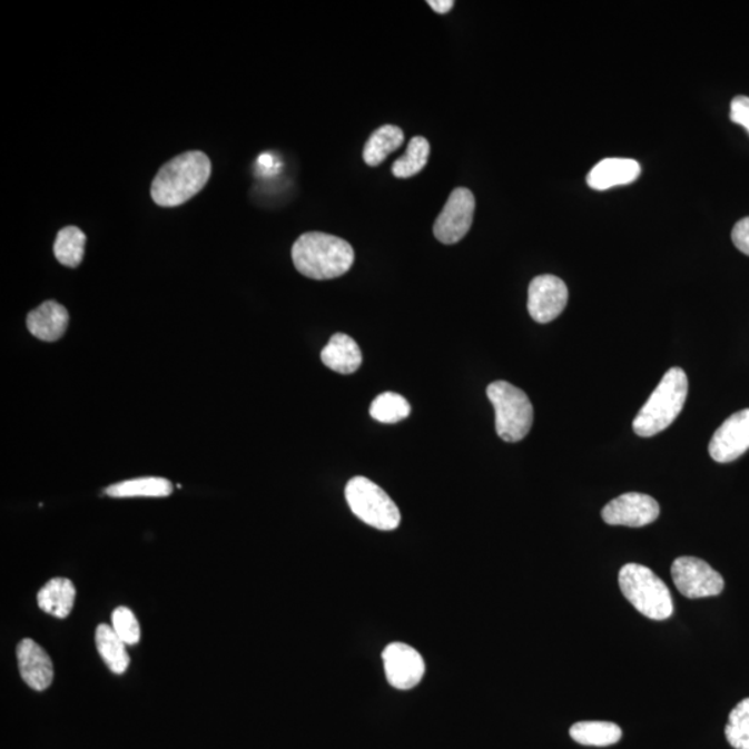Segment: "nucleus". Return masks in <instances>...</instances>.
<instances>
[{
	"mask_svg": "<svg viewBox=\"0 0 749 749\" xmlns=\"http://www.w3.org/2000/svg\"><path fill=\"white\" fill-rule=\"evenodd\" d=\"M427 4H430L437 14H447L449 11L454 8L453 0H427Z\"/></svg>",
	"mask_w": 749,
	"mask_h": 749,
	"instance_id": "29",
	"label": "nucleus"
},
{
	"mask_svg": "<svg viewBox=\"0 0 749 749\" xmlns=\"http://www.w3.org/2000/svg\"><path fill=\"white\" fill-rule=\"evenodd\" d=\"M69 312L53 300L45 302L27 315V328L43 342H56L69 326Z\"/></svg>",
	"mask_w": 749,
	"mask_h": 749,
	"instance_id": "14",
	"label": "nucleus"
},
{
	"mask_svg": "<svg viewBox=\"0 0 749 749\" xmlns=\"http://www.w3.org/2000/svg\"><path fill=\"white\" fill-rule=\"evenodd\" d=\"M689 380L681 368H670L633 422L635 435L651 437L668 430L683 410Z\"/></svg>",
	"mask_w": 749,
	"mask_h": 749,
	"instance_id": "3",
	"label": "nucleus"
},
{
	"mask_svg": "<svg viewBox=\"0 0 749 749\" xmlns=\"http://www.w3.org/2000/svg\"><path fill=\"white\" fill-rule=\"evenodd\" d=\"M404 144V132L396 126H383L377 128L371 135L368 142L364 148V161L369 167L381 166L387 159L388 155L402 148Z\"/></svg>",
	"mask_w": 749,
	"mask_h": 749,
	"instance_id": "19",
	"label": "nucleus"
},
{
	"mask_svg": "<svg viewBox=\"0 0 749 749\" xmlns=\"http://www.w3.org/2000/svg\"><path fill=\"white\" fill-rule=\"evenodd\" d=\"M730 120L745 127L749 132V98L747 96H737L731 100Z\"/></svg>",
	"mask_w": 749,
	"mask_h": 749,
	"instance_id": "27",
	"label": "nucleus"
},
{
	"mask_svg": "<svg viewBox=\"0 0 749 749\" xmlns=\"http://www.w3.org/2000/svg\"><path fill=\"white\" fill-rule=\"evenodd\" d=\"M112 629L124 643L135 645L140 640V627L137 617L127 607H118L111 615Z\"/></svg>",
	"mask_w": 749,
	"mask_h": 749,
	"instance_id": "26",
	"label": "nucleus"
},
{
	"mask_svg": "<svg viewBox=\"0 0 749 749\" xmlns=\"http://www.w3.org/2000/svg\"><path fill=\"white\" fill-rule=\"evenodd\" d=\"M17 661L22 680L32 690H47L53 681L52 659L41 645L31 639L21 640L17 645Z\"/></svg>",
	"mask_w": 749,
	"mask_h": 749,
	"instance_id": "13",
	"label": "nucleus"
},
{
	"mask_svg": "<svg viewBox=\"0 0 749 749\" xmlns=\"http://www.w3.org/2000/svg\"><path fill=\"white\" fill-rule=\"evenodd\" d=\"M672 579L680 593L691 600L719 595L725 589L722 574L694 556H680L676 560Z\"/></svg>",
	"mask_w": 749,
	"mask_h": 749,
	"instance_id": "7",
	"label": "nucleus"
},
{
	"mask_svg": "<svg viewBox=\"0 0 749 749\" xmlns=\"http://www.w3.org/2000/svg\"><path fill=\"white\" fill-rule=\"evenodd\" d=\"M749 450V408L729 416L714 432L709 454L720 464L733 463Z\"/></svg>",
	"mask_w": 749,
	"mask_h": 749,
	"instance_id": "12",
	"label": "nucleus"
},
{
	"mask_svg": "<svg viewBox=\"0 0 749 749\" xmlns=\"http://www.w3.org/2000/svg\"><path fill=\"white\" fill-rule=\"evenodd\" d=\"M211 176V161L206 154L190 150L174 157L157 173L150 194L156 205L178 207L206 187Z\"/></svg>",
	"mask_w": 749,
	"mask_h": 749,
	"instance_id": "1",
	"label": "nucleus"
},
{
	"mask_svg": "<svg viewBox=\"0 0 749 749\" xmlns=\"http://www.w3.org/2000/svg\"><path fill=\"white\" fill-rule=\"evenodd\" d=\"M76 601V588L71 580L55 578L49 580L38 593V605L43 612L59 619L70 615Z\"/></svg>",
	"mask_w": 749,
	"mask_h": 749,
	"instance_id": "17",
	"label": "nucleus"
},
{
	"mask_svg": "<svg viewBox=\"0 0 749 749\" xmlns=\"http://www.w3.org/2000/svg\"><path fill=\"white\" fill-rule=\"evenodd\" d=\"M475 206V196L470 189H454L433 225L436 239L444 245H454L463 240L472 227Z\"/></svg>",
	"mask_w": 749,
	"mask_h": 749,
	"instance_id": "8",
	"label": "nucleus"
},
{
	"mask_svg": "<svg viewBox=\"0 0 749 749\" xmlns=\"http://www.w3.org/2000/svg\"><path fill=\"white\" fill-rule=\"evenodd\" d=\"M292 258L297 272L304 277L328 280L351 272L354 250L348 242L337 236L307 233L293 245Z\"/></svg>",
	"mask_w": 749,
	"mask_h": 749,
	"instance_id": "2",
	"label": "nucleus"
},
{
	"mask_svg": "<svg viewBox=\"0 0 749 749\" xmlns=\"http://www.w3.org/2000/svg\"><path fill=\"white\" fill-rule=\"evenodd\" d=\"M565 282L555 275H540L529 285L528 309L539 324H549L559 318L568 304Z\"/></svg>",
	"mask_w": 749,
	"mask_h": 749,
	"instance_id": "9",
	"label": "nucleus"
},
{
	"mask_svg": "<svg viewBox=\"0 0 749 749\" xmlns=\"http://www.w3.org/2000/svg\"><path fill=\"white\" fill-rule=\"evenodd\" d=\"M487 397L495 411V431L504 442L523 441L533 425V405L526 393L509 382H493Z\"/></svg>",
	"mask_w": 749,
	"mask_h": 749,
	"instance_id": "5",
	"label": "nucleus"
},
{
	"mask_svg": "<svg viewBox=\"0 0 749 749\" xmlns=\"http://www.w3.org/2000/svg\"><path fill=\"white\" fill-rule=\"evenodd\" d=\"M411 413V405L402 394L383 393L371 404L369 414L382 424H397V422L407 418Z\"/></svg>",
	"mask_w": 749,
	"mask_h": 749,
	"instance_id": "24",
	"label": "nucleus"
},
{
	"mask_svg": "<svg viewBox=\"0 0 749 749\" xmlns=\"http://www.w3.org/2000/svg\"><path fill=\"white\" fill-rule=\"evenodd\" d=\"M126 645L109 624L101 623L96 629V647L112 673L122 674L129 667Z\"/></svg>",
	"mask_w": 749,
	"mask_h": 749,
	"instance_id": "20",
	"label": "nucleus"
},
{
	"mask_svg": "<svg viewBox=\"0 0 749 749\" xmlns=\"http://www.w3.org/2000/svg\"><path fill=\"white\" fill-rule=\"evenodd\" d=\"M619 585L635 610L652 621L672 617L673 600L668 585L650 568L628 563L619 572Z\"/></svg>",
	"mask_w": 749,
	"mask_h": 749,
	"instance_id": "4",
	"label": "nucleus"
},
{
	"mask_svg": "<svg viewBox=\"0 0 749 749\" xmlns=\"http://www.w3.org/2000/svg\"><path fill=\"white\" fill-rule=\"evenodd\" d=\"M601 515L608 525L643 528L658 520L659 504L651 495L627 493L607 504Z\"/></svg>",
	"mask_w": 749,
	"mask_h": 749,
	"instance_id": "10",
	"label": "nucleus"
},
{
	"mask_svg": "<svg viewBox=\"0 0 749 749\" xmlns=\"http://www.w3.org/2000/svg\"><path fill=\"white\" fill-rule=\"evenodd\" d=\"M388 683L397 690H411L425 674V661L420 652L404 643H392L382 654Z\"/></svg>",
	"mask_w": 749,
	"mask_h": 749,
	"instance_id": "11",
	"label": "nucleus"
},
{
	"mask_svg": "<svg viewBox=\"0 0 749 749\" xmlns=\"http://www.w3.org/2000/svg\"><path fill=\"white\" fill-rule=\"evenodd\" d=\"M569 735L582 746L610 747L622 739V729L612 722H579Z\"/></svg>",
	"mask_w": 749,
	"mask_h": 749,
	"instance_id": "21",
	"label": "nucleus"
},
{
	"mask_svg": "<svg viewBox=\"0 0 749 749\" xmlns=\"http://www.w3.org/2000/svg\"><path fill=\"white\" fill-rule=\"evenodd\" d=\"M173 493V484L165 477H139L111 484L106 494L112 499L167 497Z\"/></svg>",
	"mask_w": 749,
	"mask_h": 749,
	"instance_id": "18",
	"label": "nucleus"
},
{
	"mask_svg": "<svg viewBox=\"0 0 749 749\" xmlns=\"http://www.w3.org/2000/svg\"><path fill=\"white\" fill-rule=\"evenodd\" d=\"M321 359L337 374H354L362 367L363 353L353 337L345 334H335L328 345L321 352Z\"/></svg>",
	"mask_w": 749,
	"mask_h": 749,
	"instance_id": "16",
	"label": "nucleus"
},
{
	"mask_svg": "<svg viewBox=\"0 0 749 749\" xmlns=\"http://www.w3.org/2000/svg\"><path fill=\"white\" fill-rule=\"evenodd\" d=\"M641 167L632 159H604L588 176L591 189L607 190L619 185L632 184L640 177Z\"/></svg>",
	"mask_w": 749,
	"mask_h": 749,
	"instance_id": "15",
	"label": "nucleus"
},
{
	"mask_svg": "<svg viewBox=\"0 0 749 749\" xmlns=\"http://www.w3.org/2000/svg\"><path fill=\"white\" fill-rule=\"evenodd\" d=\"M431 145L424 137L410 140L407 151L393 162L392 173L396 178H411L420 174L430 161Z\"/></svg>",
	"mask_w": 749,
	"mask_h": 749,
	"instance_id": "23",
	"label": "nucleus"
},
{
	"mask_svg": "<svg viewBox=\"0 0 749 749\" xmlns=\"http://www.w3.org/2000/svg\"><path fill=\"white\" fill-rule=\"evenodd\" d=\"M346 500L353 514L377 531H394L402 515L385 490L364 476L353 477L346 486Z\"/></svg>",
	"mask_w": 749,
	"mask_h": 749,
	"instance_id": "6",
	"label": "nucleus"
},
{
	"mask_svg": "<svg viewBox=\"0 0 749 749\" xmlns=\"http://www.w3.org/2000/svg\"><path fill=\"white\" fill-rule=\"evenodd\" d=\"M733 244L741 253L749 256V217L740 219L735 225L733 233H731Z\"/></svg>",
	"mask_w": 749,
	"mask_h": 749,
	"instance_id": "28",
	"label": "nucleus"
},
{
	"mask_svg": "<svg viewBox=\"0 0 749 749\" xmlns=\"http://www.w3.org/2000/svg\"><path fill=\"white\" fill-rule=\"evenodd\" d=\"M726 739L736 749H749V698L730 712Z\"/></svg>",
	"mask_w": 749,
	"mask_h": 749,
	"instance_id": "25",
	"label": "nucleus"
},
{
	"mask_svg": "<svg viewBox=\"0 0 749 749\" xmlns=\"http://www.w3.org/2000/svg\"><path fill=\"white\" fill-rule=\"evenodd\" d=\"M86 234L80 228L70 225L59 230L53 246L55 256L63 266L76 268L80 266L86 255Z\"/></svg>",
	"mask_w": 749,
	"mask_h": 749,
	"instance_id": "22",
	"label": "nucleus"
}]
</instances>
